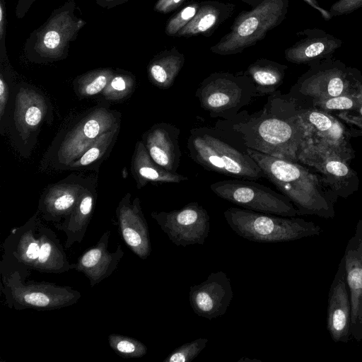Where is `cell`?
<instances>
[{
  "label": "cell",
  "mask_w": 362,
  "mask_h": 362,
  "mask_svg": "<svg viewBox=\"0 0 362 362\" xmlns=\"http://www.w3.org/2000/svg\"><path fill=\"white\" fill-rule=\"evenodd\" d=\"M236 147L298 162L307 139L292 98L279 91L268 96L264 107L254 113L240 110L230 119H220L213 127Z\"/></svg>",
  "instance_id": "6da1fadb"
},
{
  "label": "cell",
  "mask_w": 362,
  "mask_h": 362,
  "mask_svg": "<svg viewBox=\"0 0 362 362\" xmlns=\"http://www.w3.org/2000/svg\"><path fill=\"white\" fill-rule=\"evenodd\" d=\"M265 175L296 206L298 215L335 216L336 196L322 191L317 177L297 162L247 148Z\"/></svg>",
  "instance_id": "7a4b0ae2"
},
{
  "label": "cell",
  "mask_w": 362,
  "mask_h": 362,
  "mask_svg": "<svg viewBox=\"0 0 362 362\" xmlns=\"http://www.w3.org/2000/svg\"><path fill=\"white\" fill-rule=\"evenodd\" d=\"M187 147L190 158L207 170L237 179L256 181L265 178L245 151L233 145L214 127L190 129Z\"/></svg>",
  "instance_id": "3957f363"
},
{
  "label": "cell",
  "mask_w": 362,
  "mask_h": 362,
  "mask_svg": "<svg viewBox=\"0 0 362 362\" xmlns=\"http://www.w3.org/2000/svg\"><path fill=\"white\" fill-rule=\"evenodd\" d=\"M230 228L239 236L258 243H279L319 235L322 229L312 221L287 218L246 209L230 207L223 212Z\"/></svg>",
  "instance_id": "277c9868"
},
{
  "label": "cell",
  "mask_w": 362,
  "mask_h": 362,
  "mask_svg": "<svg viewBox=\"0 0 362 362\" xmlns=\"http://www.w3.org/2000/svg\"><path fill=\"white\" fill-rule=\"evenodd\" d=\"M75 9L74 1H66L54 10L47 21L30 34L24 47L30 61L47 63L66 57L70 43L86 23L75 14Z\"/></svg>",
  "instance_id": "5b68a950"
},
{
  "label": "cell",
  "mask_w": 362,
  "mask_h": 362,
  "mask_svg": "<svg viewBox=\"0 0 362 362\" xmlns=\"http://www.w3.org/2000/svg\"><path fill=\"white\" fill-rule=\"evenodd\" d=\"M288 0H264L250 11L240 13L230 31L210 51L219 55H232L242 52L264 38L272 30L286 18Z\"/></svg>",
  "instance_id": "8992f818"
},
{
  "label": "cell",
  "mask_w": 362,
  "mask_h": 362,
  "mask_svg": "<svg viewBox=\"0 0 362 362\" xmlns=\"http://www.w3.org/2000/svg\"><path fill=\"white\" fill-rule=\"evenodd\" d=\"M30 271L13 270L1 274V291L6 305L17 310H52L76 303L81 293L69 286L51 282L27 281Z\"/></svg>",
  "instance_id": "52a82bcc"
},
{
  "label": "cell",
  "mask_w": 362,
  "mask_h": 362,
  "mask_svg": "<svg viewBox=\"0 0 362 362\" xmlns=\"http://www.w3.org/2000/svg\"><path fill=\"white\" fill-rule=\"evenodd\" d=\"M200 106L212 118L230 119L256 97L250 78L244 73L214 72L195 91Z\"/></svg>",
  "instance_id": "ba28073f"
},
{
  "label": "cell",
  "mask_w": 362,
  "mask_h": 362,
  "mask_svg": "<svg viewBox=\"0 0 362 362\" xmlns=\"http://www.w3.org/2000/svg\"><path fill=\"white\" fill-rule=\"evenodd\" d=\"M119 124V112L102 107L92 110L52 145L47 156L51 166L66 170L102 134Z\"/></svg>",
  "instance_id": "9c48e42d"
},
{
  "label": "cell",
  "mask_w": 362,
  "mask_h": 362,
  "mask_svg": "<svg viewBox=\"0 0 362 362\" xmlns=\"http://www.w3.org/2000/svg\"><path fill=\"white\" fill-rule=\"evenodd\" d=\"M210 189L218 197L246 209L285 217L298 215L288 197L254 180H221L211 184Z\"/></svg>",
  "instance_id": "30bf717a"
},
{
  "label": "cell",
  "mask_w": 362,
  "mask_h": 362,
  "mask_svg": "<svg viewBox=\"0 0 362 362\" xmlns=\"http://www.w3.org/2000/svg\"><path fill=\"white\" fill-rule=\"evenodd\" d=\"M311 69L301 76L296 87L300 93L314 100L353 95L360 83L357 70L347 68L340 61L330 59L310 65Z\"/></svg>",
  "instance_id": "8fae6325"
},
{
  "label": "cell",
  "mask_w": 362,
  "mask_h": 362,
  "mask_svg": "<svg viewBox=\"0 0 362 362\" xmlns=\"http://www.w3.org/2000/svg\"><path fill=\"white\" fill-rule=\"evenodd\" d=\"M151 216L177 246L203 245L209 235V214L197 202L170 211H153Z\"/></svg>",
  "instance_id": "7c38bea8"
},
{
  "label": "cell",
  "mask_w": 362,
  "mask_h": 362,
  "mask_svg": "<svg viewBox=\"0 0 362 362\" xmlns=\"http://www.w3.org/2000/svg\"><path fill=\"white\" fill-rule=\"evenodd\" d=\"M346 157L334 149L306 139L298 154V161L316 168L325 177L336 197H346L356 189L357 177L349 167ZM357 188V187H356Z\"/></svg>",
  "instance_id": "4fadbf2b"
},
{
  "label": "cell",
  "mask_w": 362,
  "mask_h": 362,
  "mask_svg": "<svg viewBox=\"0 0 362 362\" xmlns=\"http://www.w3.org/2000/svg\"><path fill=\"white\" fill-rule=\"evenodd\" d=\"M95 178L71 175L49 185L42 192L37 211L46 221L59 223L75 207L83 192Z\"/></svg>",
  "instance_id": "5bb4252c"
},
{
  "label": "cell",
  "mask_w": 362,
  "mask_h": 362,
  "mask_svg": "<svg viewBox=\"0 0 362 362\" xmlns=\"http://www.w3.org/2000/svg\"><path fill=\"white\" fill-rule=\"evenodd\" d=\"M233 296L230 280L222 271L211 272L205 281L192 286L189 293L194 313L208 320L223 315Z\"/></svg>",
  "instance_id": "9a60e30c"
},
{
  "label": "cell",
  "mask_w": 362,
  "mask_h": 362,
  "mask_svg": "<svg viewBox=\"0 0 362 362\" xmlns=\"http://www.w3.org/2000/svg\"><path fill=\"white\" fill-rule=\"evenodd\" d=\"M351 303L343 257L328 293L327 329L334 342L346 343L351 337Z\"/></svg>",
  "instance_id": "2e32d148"
},
{
  "label": "cell",
  "mask_w": 362,
  "mask_h": 362,
  "mask_svg": "<svg viewBox=\"0 0 362 362\" xmlns=\"http://www.w3.org/2000/svg\"><path fill=\"white\" fill-rule=\"evenodd\" d=\"M118 226L122 237L129 248L144 260L151 252L149 230L139 197L132 200L127 193L116 209Z\"/></svg>",
  "instance_id": "e0dca14e"
},
{
  "label": "cell",
  "mask_w": 362,
  "mask_h": 362,
  "mask_svg": "<svg viewBox=\"0 0 362 362\" xmlns=\"http://www.w3.org/2000/svg\"><path fill=\"white\" fill-rule=\"evenodd\" d=\"M351 303V337L362 340V220L356 224L343 256Z\"/></svg>",
  "instance_id": "ac0fdd59"
},
{
  "label": "cell",
  "mask_w": 362,
  "mask_h": 362,
  "mask_svg": "<svg viewBox=\"0 0 362 362\" xmlns=\"http://www.w3.org/2000/svg\"><path fill=\"white\" fill-rule=\"evenodd\" d=\"M297 113L308 139L328 146L351 159V148L349 138L338 120L324 111L303 109L298 106Z\"/></svg>",
  "instance_id": "d6986e66"
},
{
  "label": "cell",
  "mask_w": 362,
  "mask_h": 362,
  "mask_svg": "<svg viewBox=\"0 0 362 362\" xmlns=\"http://www.w3.org/2000/svg\"><path fill=\"white\" fill-rule=\"evenodd\" d=\"M110 236V232L105 231L96 245L88 248L72 264L73 269L83 273L88 279L90 287L109 277L124 255L119 244L114 252L108 250Z\"/></svg>",
  "instance_id": "ffe728a7"
},
{
  "label": "cell",
  "mask_w": 362,
  "mask_h": 362,
  "mask_svg": "<svg viewBox=\"0 0 362 362\" xmlns=\"http://www.w3.org/2000/svg\"><path fill=\"white\" fill-rule=\"evenodd\" d=\"M303 36L284 51L286 59L297 64H313L332 58L337 49L341 47V39L319 28H307L298 32Z\"/></svg>",
  "instance_id": "44dd1931"
},
{
  "label": "cell",
  "mask_w": 362,
  "mask_h": 362,
  "mask_svg": "<svg viewBox=\"0 0 362 362\" xmlns=\"http://www.w3.org/2000/svg\"><path fill=\"white\" fill-rule=\"evenodd\" d=\"M49 109L45 96L30 86L21 85L16 92L13 125L18 137L28 141L40 128Z\"/></svg>",
  "instance_id": "7402d4cb"
},
{
  "label": "cell",
  "mask_w": 362,
  "mask_h": 362,
  "mask_svg": "<svg viewBox=\"0 0 362 362\" xmlns=\"http://www.w3.org/2000/svg\"><path fill=\"white\" fill-rule=\"evenodd\" d=\"M180 134L177 127L159 122L153 124L141 136V141L152 159L171 173H177L180 163Z\"/></svg>",
  "instance_id": "603a6c76"
},
{
  "label": "cell",
  "mask_w": 362,
  "mask_h": 362,
  "mask_svg": "<svg viewBox=\"0 0 362 362\" xmlns=\"http://www.w3.org/2000/svg\"><path fill=\"white\" fill-rule=\"evenodd\" d=\"M97 199L95 179L82 194L71 212L62 221L54 223V227L66 235L64 248L69 249L74 243H81L92 218Z\"/></svg>",
  "instance_id": "cb8c5ba5"
},
{
  "label": "cell",
  "mask_w": 362,
  "mask_h": 362,
  "mask_svg": "<svg viewBox=\"0 0 362 362\" xmlns=\"http://www.w3.org/2000/svg\"><path fill=\"white\" fill-rule=\"evenodd\" d=\"M235 5L217 1H201L194 18L176 37L210 36L215 30L234 13Z\"/></svg>",
  "instance_id": "d4e9b609"
},
{
  "label": "cell",
  "mask_w": 362,
  "mask_h": 362,
  "mask_svg": "<svg viewBox=\"0 0 362 362\" xmlns=\"http://www.w3.org/2000/svg\"><path fill=\"white\" fill-rule=\"evenodd\" d=\"M131 171L138 189L149 182L180 183L189 180L187 176L169 172L156 163L141 140L136 144L131 161Z\"/></svg>",
  "instance_id": "484cf974"
},
{
  "label": "cell",
  "mask_w": 362,
  "mask_h": 362,
  "mask_svg": "<svg viewBox=\"0 0 362 362\" xmlns=\"http://www.w3.org/2000/svg\"><path fill=\"white\" fill-rule=\"evenodd\" d=\"M38 230L41 241L40 253L36 267L39 272L62 274L72 268L57 234L40 221Z\"/></svg>",
  "instance_id": "4316f807"
},
{
  "label": "cell",
  "mask_w": 362,
  "mask_h": 362,
  "mask_svg": "<svg viewBox=\"0 0 362 362\" xmlns=\"http://www.w3.org/2000/svg\"><path fill=\"white\" fill-rule=\"evenodd\" d=\"M287 66L267 59H259L250 64L244 73L250 78L256 97L270 95L282 84Z\"/></svg>",
  "instance_id": "83f0119b"
},
{
  "label": "cell",
  "mask_w": 362,
  "mask_h": 362,
  "mask_svg": "<svg viewBox=\"0 0 362 362\" xmlns=\"http://www.w3.org/2000/svg\"><path fill=\"white\" fill-rule=\"evenodd\" d=\"M185 62L184 54L175 47L160 52L148 64L147 71L150 81L160 89L170 88Z\"/></svg>",
  "instance_id": "f1b7e54d"
},
{
  "label": "cell",
  "mask_w": 362,
  "mask_h": 362,
  "mask_svg": "<svg viewBox=\"0 0 362 362\" xmlns=\"http://www.w3.org/2000/svg\"><path fill=\"white\" fill-rule=\"evenodd\" d=\"M120 124L102 134L92 145L71 162L66 170H84L98 168L111 151L119 134Z\"/></svg>",
  "instance_id": "f546056e"
},
{
  "label": "cell",
  "mask_w": 362,
  "mask_h": 362,
  "mask_svg": "<svg viewBox=\"0 0 362 362\" xmlns=\"http://www.w3.org/2000/svg\"><path fill=\"white\" fill-rule=\"evenodd\" d=\"M109 68L98 69L78 76L74 81V89L80 98H88L103 91L114 76Z\"/></svg>",
  "instance_id": "4dcf8cb0"
},
{
  "label": "cell",
  "mask_w": 362,
  "mask_h": 362,
  "mask_svg": "<svg viewBox=\"0 0 362 362\" xmlns=\"http://www.w3.org/2000/svg\"><path fill=\"white\" fill-rule=\"evenodd\" d=\"M107 340L111 349L122 358H141L147 354L146 346L136 339L119 334H110Z\"/></svg>",
  "instance_id": "1f68e13d"
},
{
  "label": "cell",
  "mask_w": 362,
  "mask_h": 362,
  "mask_svg": "<svg viewBox=\"0 0 362 362\" xmlns=\"http://www.w3.org/2000/svg\"><path fill=\"white\" fill-rule=\"evenodd\" d=\"M135 85L136 81L134 76L124 73H115L102 92V95L107 100L119 101L132 93Z\"/></svg>",
  "instance_id": "d6a6232c"
},
{
  "label": "cell",
  "mask_w": 362,
  "mask_h": 362,
  "mask_svg": "<svg viewBox=\"0 0 362 362\" xmlns=\"http://www.w3.org/2000/svg\"><path fill=\"white\" fill-rule=\"evenodd\" d=\"M200 2L192 1L172 16L166 23L165 32L168 36L176 37L196 15Z\"/></svg>",
  "instance_id": "836d02e7"
},
{
  "label": "cell",
  "mask_w": 362,
  "mask_h": 362,
  "mask_svg": "<svg viewBox=\"0 0 362 362\" xmlns=\"http://www.w3.org/2000/svg\"><path fill=\"white\" fill-rule=\"evenodd\" d=\"M208 339L199 338L185 343L169 354L163 362H191L206 347Z\"/></svg>",
  "instance_id": "e575fe53"
},
{
  "label": "cell",
  "mask_w": 362,
  "mask_h": 362,
  "mask_svg": "<svg viewBox=\"0 0 362 362\" xmlns=\"http://www.w3.org/2000/svg\"><path fill=\"white\" fill-rule=\"evenodd\" d=\"M314 104L324 112L334 110L349 111L356 109L361 105L358 98L354 94L315 100Z\"/></svg>",
  "instance_id": "d590c367"
},
{
  "label": "cell",
  "mask_w": 362,
  "mask_h": 362,
  "mask_svg": "<svg viewBox=\"0 0 362 362\" xmlns=\"http://www.w3.org/2000/svg\"><path fill=\"white\" fill-rule=\"evenodd\" d=\"M362 7V0H338L334 3L329 10L332 18L346 15Z\"/></svg>",
  "instance_id": "8d00e7d4"
},
{
  "label": "cell",
  "mask_w": 362,
  "mask_h": 362,
  "mask_svg": "<svg viewBox=\"0 0 362 362\" xmlns=\"http://www.w3.org/2000/svg\"><path fill=\"white\" fill-rule=\"evenodd\" d=\"M8 86L3 74L0 76V121L2 127L3 119L6 114V106L8 101Z\"/></svg>",
  "instance_id": "74e56055"
},
{
  "label": "cell",
  "mask_w": 362,
  "mask_h": 362,
  "mask_svg": "<svg viewBox=\"0 0 362 362\" xmlns=\"http://www.w3.org/2000/svg\"><path fill=\"white\" fill-rule=\"evenodd\" d=\"M186 0H158L154 9L157 12L168 13L181 6Z\"/></svg>",
  "instance_id": "f35d334b"
},
{
  "label": "cell",
  "mask_w": 362,
  "mask_h": 362,
  "mask_svg": "<svg viewBox=\"0 0 362 362\" xmlns=\"http://www.w3.org/2000/svg\"><path fill=\"white\" fill-rule=\"evenodd\" d=\"M339 117L362 129V104L353 110L342 112Z\"/></svg>",
  "instance_id": "ab89813d"
},
{
  "label": "cell",
  "mask_w": 362,
  "mask_h": 362,
  "mask_svg": "<svg viewBox=\"0 0 362 362\" xmlns=\"http://www.w3.org/2000/svg\"><path fill=\"white\" fill-rule=\"evenodd\" d=\"M35 0H18L16 8V16L18 18L24 17Z\"/></svg>",
  "instance_id": "60d3db41"
},
{
  "label": "cell",
  "mask_w": 362,
  "mask_h": 362,
  "mask_svg": "<svg viewBox=\"0 0 362 362\" xmlns=\"http://www.w3.org/2000/svg\"><path fill=\"white\" fill-rule=\"evenodd\" d=\"M5 27H6V13L4 6L3 1L0 2V40L1 47L4 48V37H5Z\"/></svg>",
  "instance_id": "b9f144b4"
},
{
  "label": "cell",
  "mask_w": 362,
  "mask_h": 362,
  "mask_svg": "<svg viewBox=\"0 0 362 362\" xmlns=\"http://www.w3.org/2000/svg\"><path fill=\"white\" fill-rule=\"evenodd\" d=\"M303 1H306L310 6L314 7L315 9H317L318 11H320V12L321 13V14L322 15L323 18L325 20L328 21V20H330L332 18V17H331V16L329 14V12L327 11L326 10H325L323 8H322L320 6V5L317 4L316 0H303Z\"/></svg>",
  "instance_id": "7bdbcfd3"
},
{
  "label": "cell",
  "mask_w": 362,
  "mask_h": 362,
  "mask_svg": "<svg viewBox=\"0 0 362 362\" xmlns=\"http://www.w3.org/2000/svg\"><path fill=\"white\" fill-rule=\"evenodd\" d=\"M97 4L104 8H111L127 0H95Z\"/></svg>",
  "instance_id": "ee69618b"
},
{
  "label": "cell",
  "mask_w": 362,
  "mask_h": 362,
  "mask_svg": "<svg viewBox=\"0 0 362 362\" xmlns=\"http://www.w3.org/2000/svg\"><path fill=\"white\" fill-rule=\"evenodd\" d=\"M244 2L245 4H247L252 8H255L257 6L259 5L261 3H262L264 0H238Z\"/></svg>",
  "instance_id": "f6af8a7d"
},
{
  "label": "cell",
  "mask_w": 362,
  "mask_h": 362,
  "mask_svg": "<svg viewBox=\"0 0 362 362\" xmlns=\"http://www.w3.org/2000/svg\"><path fill=\"white\" fill-rule=\"evenodd\" d=\"M356 90L358 91L354 93V95L358 98L360 103L362 104V84L361 82L358 84Z\"/></svg>",
  "instance_id": "bcb514c9"
},
{
  "label": "cell",
  "mask_w": 362,
  "mask_h": 362,
  "mask_svg": "<svg viewBox=\"0 0 362 362\" xmlns=\"http://www.w3.org/2000/svg\"><path fill=\"white\" fill-rule=\"evenodd\" d=\"M240 361H250V362H252V361H259L261 362V361L259 360H256V359H249L248 358H245V357H243V358H241L240 360L238 361V362Z\"/></svg>",
  "instance_id": "7dc6e473"
}]
</instances>
